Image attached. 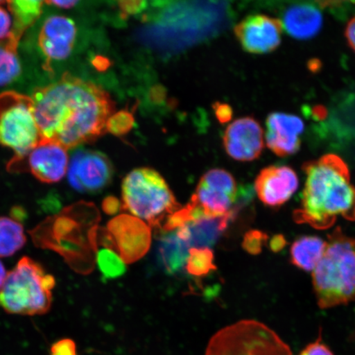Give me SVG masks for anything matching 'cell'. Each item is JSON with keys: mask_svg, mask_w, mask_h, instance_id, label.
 <instances>
[{"mask_svg": "<svg viewBox=\"0 0 355 355\" xmlns=\"http://www.w3.org/2000/svg\"><path fill=\"white\" fill-rule=\"evenodd\" d=\"M286 241L285 237L282 234L275 235V236L270 239V248L273 252H279L283 250L286 245Z\"/></svg>", "mask_w": 355, "mask_h": 355, "instance_id": "cell-37", "label": "cell"}, {"mask_svg": "<svg viewBox=\"0 0 355 355\" xmlns=\"http://www.w3.org/2000/svg\"><path fill=\"white\" fill-rule=\"evenodd\" d=\"M93 64H94L96 68L98 70H104L106 69V67L108 66L107 60L100 56L93 60Z\"/></svg>", "mask_w": 355, "mask_h": 355, "instance_id": "cell-39", "label": "cell"}, {"mask_svg": "<svg viewBox=\"0 0 355 355\" xmlns=\"http://www.w3.org/2000/svg\"><path fill=\"white\" fill-rule=\"evenodd\" d=\"M350 220H355V207H354V209L352 212V219H350Z\"/></svg>", "mask_w": 355, "mask_h": 355, "instance_id": "cell-41", "label": "cell"}, {"mask_svg": "<svg viewBox=\"0 0 355 355\" xmlns=\"http://www.w3.org/2000/svg\"><path fill=\"white\" fill-rule=\"evenodd\" d=\"M232 217V213L220 217H204L189 222L176 232L191 248H210L218 241Z\"/></svg>", "mask_w": 355, "mask_h": 355, "instance_id": "cell-17", "label": "cell"}, {"mask_svg": "<svg viewBox=\"0 0 355 355\" xmlns=\"http://www.w3.org/2000/svg\"><path fill=\"white\" fill-rule=\"evenodd\" d=\"M191 247L175 232L165 233L158 245V261L168 274H175L185 268Z\"/></svg>", "mask_w": 355, "mask_h": 355, "instance_id": "cell-19", "label": "cell"}, {"mask_svg": "<svg viewBox=\"0 0 355 355\" xmlns=\"http://www.w3.org/2000/svg\"><path fill=\"white\" fill-rule=\"evenodd\" d=\"M266 239H268V235L260 230H250L244 235L243 250L252 255L259 254L263 250Z\"/></svg>", "mask_w": 355, "mask_h": 355, "instance_id": "cell-29", "label": "cell"}, {"mask_svg": "<svg viewBox=\"0 0 355 355\" xmlns=\"http://www.w3.org/2000/svg\"><path fill=\"white\" fill-rule=\"evenodd\" d=\"M49 6H54L62 8H71L78 3V1H46L44 2Z\"/></svg>", "mask_w": 355, "mask_h": 355, "instance_id": "cell-38", "label": "cell"}, {"mask_svg": "<svg viewBox=\"0 0 355 355\" xmlns=\"http://www.w3.org/2000/svg\"><path fill=\"white\" fill-rule=\"evenodd\" d=\"M327 241L313 235L296 239L291 248V263L306 272H313L320 261Z\"/></svg>", "mask_w": 355, "mask_h": 355, "instance_id": "cell-20", "label": "cell"}, {"mask_svg": "<svg viewBox=\"0 0 355 355\" xmlns=\"http://www.w3.org/2000/svg\"><path fill=\"white\" fill-rule=\"evenodd\" d=\"M98 220L92 203L78 202L43 222L31 234L39 247L59 252L71 268L85 274L94 263Z\"/></svg>", "mask_w": 355, "mask_h": 355, "instance_id": "cell-3", "label": "cell"}, {"mask_svg": "<svg viewBox=\"0 0 355 355\" xmlns=\"http://www.w3.org/2000/svg\"><path fill=\"white\" fill-rule=\"evenodd\" d=\"M304 130L303 121L296 115L272 113L266 119V146L278 157H288L300 150Z\"/></svg>", "mask_w": 355, "mask_h": 355, "instance_id": "cell-16", "label": "cell"}, {"mask_svg": "<svg viewBox=\"0 0 355 355\" xmlns=\"http://www.w3.org/2000/svg\"><path fill=\"white\" fill-rule=\"evenodd\" d=\"M42 1L35 0H15L8 1V10L15 17V29L12 35L19 40L25 31L32 26L41 16L43 8Z\"/></svg>", "mask_w": 355, "mask_h": 355, "instance_id": "cell-22", "label": "cell"}, {"mask_svg": "<svg viewBox=\"0 0 355 355\" xmlns=\"http://www.w3.org/2000/svg\"><path fill=\"white\" fill-rule=\"evenodd\" d=\"M32 100L42 139L54 141L67 150L103 135L115 109L103 88L69 73L59 81L35 89Z\"/></svg>", "mask_w": 355, "mask_h": 355, "instance_id": "cell-1", "label": "cell"}, {"mask_svg": "<svg viewBox=\"0 0 355 355\" xmlns=\"http://www.w3.org/2000/svg\"><path fill=\"white\" fill-rule=\"evenodd\" d=\"M214 255L210 248H191L185 269L193 277H204L216 268L213 263Z\"/></svg>", "mask_w": 355, "mask_h": 355, "instance_id": "cell-26", "label": "cell"}, {"mask_svg": "<svg viewBox=\"0 0 355 355\" xmlns=\"http://www.w3.org/2000/svg\"><path fill=\"white\" fill-rule=\"evenodd\" d=\"M313 286L322 309L355 300V239L340 227L328 234L325 252L313 270Z\"/></svg>", "mask_w": 355, "mask_h": 355, "instance_id": "cell-4", "label": "cell"}, {"mask_svg": "<svg viewBox=\"0 0 355 355\" xmlns=\"http://www.w3.org/2000/svg\"><path fill=\"white\" fill-rule=\"evenodd\" d=\"M303 170L306 180L301 205L293 213L296 223L327 230L339 216L350 220L355 207V188L344 159L327 154L304 164Z\"/></svg>", "mask_w": 355, "mask_h": 355, "instance_id": "cell-2", "label": "cell"}, {"mask_svg": "<svg viewBox=\"0 0 355 355\" xmlns=\"http://www.w3.org/2000/svg\"><path fill=\"white\" fill-rule=\"evenodd\" d=\"M77 33L76 25L69 17L55 15L44 21L38 42L48 65L51 61L64 60L71 55Z\"/></svg>", "mask_w": 355, "mask_h": 355, "instance_id": "cell-15", "label": "cell"}, {"mask_svg": "<svg viewBox=\"0 0 355 355\" xmlns=\"http://www.w3.org/2000/svg\"><path fill=\"white\" fill-rule=\"evenodd\" d=\"M107 230L115 250L124 263H135L148 254L152 243V230L143 220L121 214L109 221Z\"/></svg>", "mask_w": 355, "mask_h": 355, "instance_id": "cell-10", "label": "cell"}, {"mask_svg": "<svg viewBox=\"0 0 355 355\" xmlns=\"http://www.w3.org/2000/svg\"><path fill=\"white\" fill-rule=\"evenodd\" d=\"M55 278L28 257L8 273L0 290V306L8 313L42 315L50 310Z\"/></svg>", "mask_w": 355, "mask_h": 355, "instance_id": "cell-5", "label": "cell"}, {"mask_svg": "<svg viewBox=\"0 0 355 355\" xmlns=\"http://www.w3.org/2000/svg\"><path fill=\"white\" fill-rule=\"evenodd\" d=\"M135 119L131 111L121 110L114 113L106 123V132L121 137L130 132L135 126Z\"/></svg>", "mask_w": 355, "mask_h": 355, "instance_id": "cell-28", "label": "cell"}, {"mask_svg": "<svg viewBox=\"0 0 355 355\" xmlns=\"http://www.w3.org/2000/svg\"><path fill=\"white\" fill-rule=\"evenodd\" d=\"M15 35L0 42V87L15 81L21 74V64L17 54V44Z\"/></svg>", "mask_w": 355, "mask_h": 355, "instance_id": "cell-23", "label": "cell"}, {"mask_svg": "<svg viewBox=\"0 0 355 355\" xmlns=\"http://www.w3.org/2000/svg\"><path fill=\"white\" fill-rule=\"evenodd\" d=\"M102 208L106 214L114 215L123 209V205L117 198L109 196L102 202Z\"/></svg>", "mask_w": 355, "mask_h": 355, "instance_id": "cell-35", "label": "cell"}, {"mask_svg": "<svg viewBox=\"0 0 355 355\" xmlns=\"http://www.w3.org/2000/svg\"><path fill=\"white\" fill-rule=\"evenodd\" d=\"M96 260L99 270L106 279H115L126 272V264L116 251L104 248L96 251Z\"/></svg>", "mask_w": 355, "mask_h": 355, "instance_id": "cell-25", "label": "cell"}, {"mask_svg": "<svg viewBox=\"0 0 355 355\" xmlns=\"http://www.w3.org/2000/svg\"><path fill=\"white\" fill-rule=\"evenodd\" d=\"M299 184L298 175L292 168L270 166L257 176L254 188L257 197L266 206L279 207L291 198Z\"/></svg>", "mask_w": 355, "mask_h": 355, "instance_id": "cell-14", "label": "cell"}, {"mask_svg": "<svg viewBox=\"0 0 355 355\" xmlns=\"http://www.w3.org/2000/svg\"><path fill=\"white\" fill-rule=\"evenodd\" d=\"M24 227L19 221L0 217V257H10L25 245Z\"/></svg>", "mask_w": 355, "mask_h": 355, "instance_id": "cell-24", "label": "cell"}, {"mask_svg": "<svg viewBox=\"0 0 355 355\" xmlns=\"http://www.w3.org/2000/svg\"><path fill=\"white\" fill-rule=\"evenodd\" d=\"M235 199L222 191L198 183L191 201L201 207L206 217H220L232 213Z\"/></svg>", "mask_w": 355, "mask_h": 355, "instance_id": "cell-21", "label": "cell"}, {"mask_svg": "<svg viewBox=\"0 0 355 355\" xmlns=\"http://www.w3.org/2000/svg\"><path fill=\"white\" fill-rule=\"evenodd\" d=\"M51 355H78L77 345L73 340L65 338L56 341L50 350Z\"/></svg>", "mask_w": 355, "mask_h": 355, "instance_id": "cell-30", "label": "cell"}, {"mask_svg": "<svg viewBox=\"0 0 355 355\" xmlns=\"http://www.w3.org/2000/svg\"><path fill=\"white\" fill-rule=\"evenodd\" d=\"M122 200L123 210L157 227L180 208L166 180L148 167L135 168L124 178Z\"/></svg>", "mask_w": 355, "mask_h": 355, "instance_id": "cell-6", "label": "cell"}, {"mask_svg": "<svg viewBox=\"0 0 355 355\" xmlns=\"http://www.w3.org/2000/svg\"><path fill=\"white\" fill-rule=\"evenodd\" d=\"M123 19L139 12L145 6L143 1H123L119 3Z\"/></svg>", "mask_w": 355, "mask_h": 355, "instance_id": "cell-34", "label": "cell"}, {"mask_svg": "<svg viewBox=\"0 0 355 355\" xmlns=\"http://www.w3.org/2000/svg\"><path fill=\"white\" fill-rule=\"evenodd\" d=\"M12 35V19L10 13L0 6V42L6 41Z\"/></svg>", "mask_w": 355, "mask_h": 355, "instance_id": "cell-32", "label": "cell"}, {"mask_svg": "<svg viewBox=\"0 0 355 355\" xmlns=\"http://www.w3.org/2000/svg\"><path fill=\"white\" fill-rule=\"evenodd\" d=\"M69 158L67 149L54 141L41 139L22 159V171L28 170L42 183H57L68 171Z\"/></svg>", "mask_w": 355, "mask_h": 355, "instance_id": "cell-12", "label": "cell"}, {"mask_svg": "<svg viewBox=\"0 0 355 355\" xmlns=\"http://www.w3.org/2000/svg\"><path fill=\"white\" fill-rule=\"evenodd\" d=\"M199 183L218 189L234 198L237 197V184L230 173L223 168H212L201 178Z\"/></svg>", "mask_w": 355, "mask_h": 355, "instance_id": "cell-27", "label": "cell"}, {"mask_svg": "<svg viewBox=\"0 0 355 355\" xmlns=\"http://www.w3.org/2000/svg\"><path fill=\"white\" fill-rule=\"evenodd\" d=\"M282 24L291 37L307 40L313 37L320 31L322 16L318 8L311 4H295L287 8L284 13Z\"/></svg>", "mask_w": 355, "mask_h": 355, "instance_id": "cell-18", "label": "cell"}, {"mask_svg": "<svg viewBox=\"0 0 355 355\" xmlns=\"http://www.w3.org/2000/svg\"><path fill=\"white\" fill-rule=\"evenodd\" d=\"M205 355H293L276 332L256 320H242L222 328L207 345Z\"/></svg>", "mask_w": 355, "mask_h": 355, "instance_id": "cell-7", "label": "cell"}, {"mask_svg": "<svg viewBox=\"0 0 355 355\" xmlns=\"http://www.w3.org/2000/svg\"><path fill=\"white\" fill-rule=\"evenodd\" d=\"M282 21L263 15H250L235 26L234 32L243 50L252 54H266L282 42Z\"/></svg>", "mask_w": 355, "mask_h": 355, "instance_id": "cell-11", "label": "cell"}, {"mask_svg": "<svg viewBox=\"0 0 355 355\" xmlns=\"http://www.w3.org/2000/svg\"><path fill=\"white\" fill-rule=\"evenodd\" d=\"M345 34L349 46L355 52V16L349 21L347 26H346Z\"/></svg>", "mask_w": 355, "mask_h": 355, "instance_id": "cell-36", "label": "cell"}, {"mask_svg": "<svg viewBox=\"0 0 355 355\" xmlns=\"http://www.w3.org/2000/svg\"><path fill=\"white\" fill-rule=\"evenodd\" d=\"M223 141L230 157L239 162H252L263 153L264 132L254 118H241L226 128Z\"/></svg>", "mask_w": 355, "mask_h": 355, "instance_id": "cell-13", "label": "cell"}, {"mask_svg": "<svg viewBox=\"0 0 355 355\" xmlns=\"http://www.w3.org/2000/svg\"><path fill=\"white\" fill-rule=\"evenodd\" d=\"M299 355H334L331 349L323 343L322 336H319L317 340L309 344Z\"/></svg>", "mask_w": 355, "mask_h": 355, "instance_id": "cell-31", "label": "cell"}, {"mask_svg": "<svg viewBox=\"0 0 355 355\" xmlns=\"http://www.w3.org/2000/svg\"><path fill=\"white\" fill-rule=\"evenodd\" d=\"M7 275L6 268H4L3 263L0 261V290H1L4 282H6Z\"/></svg>", "mask_w": 355, "mask_h": 355, "instance_id": "cell-40", "label": "cell"}, {"mask_svg": "<svg viewBox=\"0 0 355 355\" xmlns=\"http://www.w3.org/2000/svg\"><path fill=\"white\" fill-rule=\"evenodd\" d=\"M31 97L6 92L0 95V144L24 159L41 140Z\"/></svg>", "mask_w": 355, "mask_h": 355, "instance_id": "cell-8", "label": "cell"}, {"mask_svg": "<svg viewBox=\"0 0 355 355\" xmlns=\"http://www.w3.org/2000/svg\"><path fill=\"white\" fill-rule=\"evenodd\" d=\"M213 110H214L216 117L218 119L220 123H225L232 121L233 110L232 106L228 104L216 102V103L213 105Z\"/></svg>", "mask_w": 355, "mask_h": 355, "instance_id": "cell-33", "label": "cell"}, {"mask_svg": "<svg viewBox=\"0 0 355 355\" xmlns=\"http://www.w3.org/2000/svg\"><path fill=\"white\" fill-rule=\"evenodd\" d=\"M113 175L112 164L103 153L78 150L69 159V182L78 192L100 193L111 183Z\"/></svg>", "mask_w": 355, "mask_h": 355, "instance_id": "cell-9", "label": "cell"}]
</instances>
